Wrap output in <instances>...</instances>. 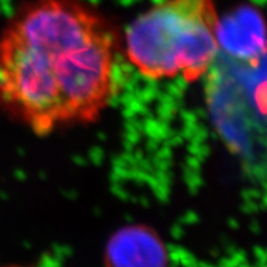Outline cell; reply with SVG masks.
<instances>
[{"mask_svg":"<svg viewBox=\"0 0 267 267\" xmlns=\"http://www.w3.org/2000/svg\"><path fill=\"white\" fill-rule=\"evenodd\" d=\"M114 34L81 0H31L0 32V105L37 135L98 120L114 94Z\"/></svg>","mask_w":267,"mask_h":267,"instance_id":"obj_1","label":"cell"},{"mask_svg":"<svg viewBox=\"0 0 267 267\" xmlns=\"http://www.w3.org/2000/svg\"><path fill=\"white\" fill-rule=\"evenodd\" d=\"M105 267H168L170 254L158 232L143 224L116 230L104 250Z\"/></svg>","mask_w":267,"mask_h":267,"instance_id":"obj_3","label":"cell"},{"mask_svg":"<svg viewBox=\"0 0 267 267\" xmlns=\"http://www.w3.org/2000/svg\"><path fill=\"white\" fill-rule=\"evenodd\" d=\"M126 53L143 77L195 81L220 49L215 0H161L131 22Z\"/></svg>","mask_w":267,"mask_h":267,"instance_id":"obj_2","label":"cell"}]
</instances>
